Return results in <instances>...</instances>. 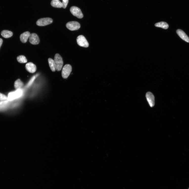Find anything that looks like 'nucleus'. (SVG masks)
Here are the masks:
<instances>
[{
  "mask_svg": "<svg viewBox=\"0 0 189 189\" xmlns=\"http://www.w3.org/2000/svg\"><path fill=\"white\" fill-rule=\"evenodd\" d=\"M54 61L56 70L58 71H60L64 64V62L62 57L59 54H55Z\"/></svg>",
  "mask_w": 189,
  "mask_h": 189,
  "instance_id": "f257e3e1",
  "label": "nucleus"
},
{
  "mask_svg": "<svg viewBox=\"0 0 189 189\" xmlns=\"http://www.w3.org/2000/svg\"><path fill=\"white\" fill-rule=\"evenodd\" d=\"M72 67L71 65L67 64L62 68L61 75L62 77L64 79L67 78L70 74L72 71Z\"/></svg>",
  "mask_w": 189,
  "mask_h": 189,
  "instance_id": "f03ea898",
  "label": "nucleus"
},
{
  "mask_svg": "<svg viewBox=\"0 0 189 189\" xmlns=\"http://www.w3.org/2000/svg\"><path fill=\"white\" fill-rule=\"evenodd\" d=\"M53 22L52 19L47 17L40 19L36 22L37 25L40 26H44L51 24Z\"/></svg>",
  "mask_w": 189,
  "mask_h": 189,
  "instance_id": "7ed1b4c3",
  "label": "nucleus"
},
{
  "mask_svg": "<svg viewBox=\"0 0 189 189\" xmlns=\"http://www.w3.org/2000/svg\"><path fill=\"white\" fill-rule=\"evenodd\" d=\"M67 28L70 30L74 31L79 30L80 27V24L75 21L68 23L66 24Z\"/></svg>",
  "mask_w": 189,
  "mask_h": 189,
  "instance_id": "20e7f679",
  "label": "nucleus"
},
{
  "mask_svg": "<svg viewBox=\"0 0 189 189\" xmlns=\"http://www.w3.org/2000/svg\"><path fill=\"white\" fill-rule=\"evenodd\" d=\"M70 11L73 16L79 18L81 19L83 17V15L81 10L77 7L72 6L70 9Z\"/></svg>",
  "mask_w": 189,
  "mask_h": 189,
  "instance_id": "39448f33",
  "label": "nucleus"
},
{
  "mask_svg": "<svg viewBox=\"0 0 189 189\" xmlns=\"http://www.w3.org/2000/svg\"><path fill=\"white\" fill-rule=\"evenodd\" d=\"M77 42L78 45L80 46L87 48L89 46V44L86 38L81 35L77 38Z\"/></svg>",
  "mask_w": 189,
  "mask_h": 189,
  "instance_id": "423d86ee",
  "label": "nucleus"
},
{
  "mask_svg": "<svg viewBox=\"0 0 189 189\" xmlns=\"http://www.w3.org/2000/svg\"><path fill=\"white\" fill-rule=\"evenodd\" d=\"M20 89H17L16 91L11 92L9 93L8 95L7 99L9 101H11L19 97L21 95V92Z\"/></svg>",
  "mask_w": 189,
  "mask_h": 189,
  "instance_id": "0eeeda50",
  "label": "nucleus"
},
{
  "mask_svg": "<svg viewBox=\"0 0 189 189\" xmlns=\"http://www.w3.org/2000/svg\"><path fill=\"white\" fill-rule=\"evenodd\" d=\"M30 43L33 45H37L39 44L40 40L38 35L35 33L31 34L29 37Z\"/></svg>",
  "mask_w": 189,
  "mask_h": 189,
  "instance_id": "6e6552de",
  "label": "nucleus"
},
{
  "mask_svg": "<svg viewBox=\"0 0 189 189\" xmlns=\"http://www.w3.org/2000/svg\"><path fill=\"white\" fill-rule=\"evenodd\" d=\"M146 97L150 106L152 107L155 105V97L153 94L151 92H148L146 94Z\"/></svg>",
  "mask_w": 189,
  "mask_h": 189,
  "instance_id": "1a4fd4ad",
  "label": "nucleus"
},
{
  "mask_svg": "<svg viewBox=\"0 0 189 189\" xmlns=\"http://www.w3.org/2000/svg\"><path fill=\"white\" fill-rule=\"evenodd\" d=\"M25 68L27 71L30 73H34L36 71V66L32 62L27 63L26 65Z\"/></svg>",
  "mask_w": 189,
  "mask_h": 189,
  "instance_id": "9d476101",
  "label": "nucleus"
},
{
  "mask_svg": "<svg viewBox=\"0 0 189 189\" xmlns=\"http://www.w3.org/2000/svg\"><path fill=\"white\" fill-rule=\"evenodd\" d=\"M177 33L181 39L189 43V38L184 31L180 29H178L177 31Z\"/></svg>",
  "mask_w": 189,
  "mask_h": 189,
  "instance_id": "9b49d317",
  "label": "nucleus"
},
{
  "mask_svg": "<svg viewBox=\"0 0 189 189\" xmlns=\"http://www.w3.org/2000/svg\"><path fill=\"white\" fill-rule=\"evenodd\" d=\"M30 34V32L29 31L25 32L21 34L20 37L21 41L23 43H26L28 39L29 38Z\"/></svg>",
  "mask_w": 189,
  "mask_h": 189,
  "instance_id": "f8f14e48",
  "label": "nucleus"
},
{
  "mask_svg": "<svg viewBox=\"0 0 189 189\" xmlns=\"http://www.w3.org/2000/svg\"><path fill=\"white\" fill-rule=\"evenodd\" d=\"M51 5L54 8H61L62 7V3L59 0H52Z\"/></svg>",
  "mask_w": 189,
  "mask_h": 189,
  "instance_id": "ddd939ff",
  "label": "nucleus"
},
{
  "mask_svg": "<svg viewBox=\"0 0 189 189\" xmlns=\"http://www.w3.org/2000/svg\"><path fill=\"white\" fill-rule=\"evenodd\" d=\"M1 34L2 36L4 38H8L11 37L12 36L13 33L11 31L4 30L2 32Z\"/></svg>",
  "mask_w": 189,
  "mask_h": 189,
  "instance_id": "4468645a",
  "label": "nucleus"
},
{
  "mask_svg": "<svg viewBox=\"0 0 189 189\" xmlns=\"http://www.w3.org/2000/svg\"><path fill=\"white\" fill-rule=\"evenodd\" d=\"M156 27L161 28L165 29H167L169 27V25L166 23L164 22H161L156 24Z\"/></svg>",
  "mask_w": 189,
  "mask_h": 189,
  "instance_id": "2eb2a0df",
  "label": "nucleus"
},
{
  "mask_svg": "<svg viewBox=\"0 0 189 189\" xmlns=\"http://www.w3.org/2000/svg\"><path fill=\"white\" fill-rule=\"evenodd\" d=\"M24 86L23 83L19 79L16 80L14 83V87L15 88L17 89H21Z\"/></svg>",
  "mask_w": 189,
  "mask_h": 189,
  "instance_id": "dca6fc26",
  "label": "nucleus"
},
{
  "mask_svg": "<svg viewBox=\"0 0 189 189\" xmlns=\"http://www.w3.org/2000/svg\"><path fill=\"white\" fill-rule=\"evenodd\" d=\"M48 62L51 70L53 72H55L56 69L55 68L54 60L51 58L48 59Z\"/></svg>",
  "mask_w": 189,
  "mask_h": 189,
  "instance_id": "f3484780",
  "label": "nucleus"
},
{
  "mask_svg": "<svg viewBox=\"0 0 189 189\" xmlns=\"http://www.w3.org/2000/svg\"><path fill=\"white\" fill-rule=\"evenodd\" d=\"M18 61L21 64H24L27 62V60L26 57L23 55H20L17 57Z\"/></svg>",
  "mask_w": 189,
  "mask_h": 189,
  "instance_id": "a211bd4d",
  "label": "nucleus"
},
{
  "mask_svg": "<svg viewBox=\"0 0 189 189\" xmlns=\"http://www.w3.org/2000/svg\"><path fill=\"white\" fill-rule=\"evenodd\" d=\"M62 8L64 9H66L68 4L69 0H62Z\"/></svg>",
  "mask_w": 189,
  "mask_h": 189,
  "instance_id": "6ab92c4d",
  "label": "nucleus"
},
{
  "mask_svg": "<svg viewBox=\"0 0 189 189\" xmlns=\"http://www.w3.org/2000/svg\"><path fill=\"white\" fill-rule=\"evenodd\" d=\"M7 99V97L5 95L0 93V100H4Z\"/></svg>",
  "mask_w": 189,
  "mask_h": 189,
  "instance_id": "aec40b11",
  "label": "nucleus"
},
{
  "mask_svg": "<svg viewBox=\"0 0 189 189\" xmlns=\"http://www.w3.org/2000/svg\"><path fill=\"white\" fill-rule=\"evenodd\" d=\"M3 43V40L1 38H0V48H1Z\"/></svg>",
  "mask_w": 189,
  "mask_h": 189,
  "instance_id": "412c9836",
  "label": "nucleus"
},
{
  "mask_svg": "<svg viewBox=\"0 0 189 189\" xmlns=\"http://www.w3.org/2000/svg\"><path fill=\"white\" fill-rule=\"evenodd\" d=\"M188 189H189V188H188Z\"/></svg>",
  "mask_w": 189,
  "mask_h": 189,
  "instance_id": "4be33fe9",
  "label": "nucleus"
}]
</instances>
